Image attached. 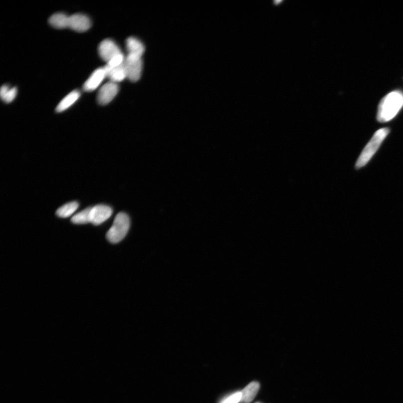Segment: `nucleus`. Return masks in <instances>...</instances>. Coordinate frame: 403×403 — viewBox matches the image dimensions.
<instances>
[{
	"label": "nucleus",
	"mask_w": 403,
	"mask_h": 403,
	"mask_svg": "<svg viewBox=\"0 0 403 403\" xmlns=\"http://www.w3.org/2000/svg\"><path fill=\"white\" fill-rule=\"evenodd\" d=\"M403 107V93L395 91L388 94L379 105L377 120L379 122L390 121L395 118Z\"/></svg>",
	"instance_id": "f257e3e1"
},
{
	"label": "nucleus",
	"mask_w": 403,
	"mask_h": 403,
	"mask_svg": "<svg viewBox=\"0 0 403 403\" xmlns=\"http://www.w3.org/2000/svg\"><path fill=\"white\" fill-rule=\"evenodd\" d=\"M390 132L388 128H383L375 133L372 139L366 146L356 164V168L359 169L367 164L379 149L383 142Z\"/></svg>",
	"instance_id": "f03ea898"
},
{
	"label": "nucleus",
	"mask_w": 403,
	"mask_h": 403,
	"mask_svg": "<svg viewBox=\"0 0 403 403\" xmlns=\"http://www.w3.org/2000/svg\"><path fill=\"white\" fill-rule=\"evenodd\" d=\"M130 226V219L124 212L119 213L107 233L108 240L113 244L121 241L127 235Z\"/></svg>",
	"instance_id": "7ed1b4c3"
},
{
	"label": "nucleus",
	"mask_w": 403,
	"mask_h": 403,
	"mask_svg": "<svg viewBox=\"0 0 403 403\" xmlns=\"http://www.w3.org/2000/svg\"><path fill=\"white\" fill-rule=\"evenodd\" d=\"M127 78L131 81H138L143 71L142 57L134 54L128 53L124 62Z\"/></svg>",
	"instance_id": "20e7f679"
},
{
	"label": "nucleus",
	"mask_w": 403,
	"mask_h": 403,
	"mask_svg": "<svg viewBox=\"0 0 403 403\" xmlns=\"http://www.w3.org/2000/svg\"><path fill=\"white\" fill-rule=\"evenodd\" d=\"M99 54L101 58L107 63L111 61L118 55L122 53L117 44L111 39H105L99 44Z\"/></svg>",
	"instance_id": "39448f33"
},
{
	"label": "nucleus",
	"mask_w": 403,
	"mask_h": 403,
	"mask_svg": "<svg viewBox=\"0 0 403 403\" xmlns=\"http://www.w3.org/2000/svg\"><path fill=\"white\" fill-rule=\"evenodd\" d=\"M113 209L109 206L98 204L91 207L90 212V223L95 225H99L107 221L112 216Z\"/></svg>",
	"instance_id": "423d86ee"
},
{
	"label": "nucleus",
	"mask_w": 403,
	"mask_h": 403,
	"mask_svg": "<svg viewBox=\"0 0 403 403\" xmlns=\"http://www.w3.org/2000/svg\"><path fill=\"white\" fill-rule=\"evenodd\" d=\"M119 91V86L116 82L109 81L104 84L99 91L97 100L99 104L105 105L111 102Z\"/></svg>",
	"instance_id": "0eeeda50"
},
{
	"label": "nucleus",
	"mask_w": 403,
	"mask_h": 403,
	"mask_svg": "<svg viewBox=\"0 0 403 403\" xmlns=\"http://www.w3.org/2000/svg\"><path fill=\"white\" fill-rule=\"evenodd\" d=\"M91 22L89 17L82 13H75L69 17V26L72 30L77 32H84L90 29Z\"/></svg>",
	"instance_id": "6e6552de"
},
{
	"label": "nucleus",
	"mask_w": 403,
	"mask_h": 403,
	"mask_svg": "<svg viewBox=\"0 0 403 403\" xmlns=\"http://www.w3.org/2000/svg\"><path fill=\"white\" fill-rule=\"evenodd\" d=\"M105 77H106V75L104 67L98 68L85 82L83 86L84 90L89 92L97 89Z\"/></svg>",
	"instance_id": "1a4fd4ad"
},
{
	"label": "nucleus",
	"mask_w": 403,
	"mask_h": 403,
	"mask_svg": "<svg viewBox=\"0 0 403 403\" xmlns=\"http://www.w3.org/2000/svg\"><path fill=\"white\" fill-rule=\"evenodd\" d=\"M104 68L106 77L109 78L111 81L117 83L127 78L124 62L121 65L117 67H111L107 65L104 67Z\"/></svg>",
	"instance_id": "9d476101"
},
{
	"label": "nucleus",
	"mask_w": 403,
	"mask_h": 403,
	"mask_svg": "<svg viewBox=\"0 0 403 403\" xmlns=\"http://www.w3.org/2000/svg\"><path fill=\"white\" fill-rule=\"evenodd\" d=\"M260 385L258 382H252L241 391V403H250L253 401L259 390Z\"/></svg>",
	"instance_id": "9b49d317"
},
{
	"label": "nucleus",
	"mask_w": 403,
	"mask_h": 403,
	"mask_svg": "<svg viewBox=\"0 0 403 403\" xmlns=\"http://www.w3.org/2000/svg\"><path fill=\"white\" fill-rule=\"evenodd\" d=\"M69 17L65 13H56L50 17L49 23L57 29H65L69 26Z\"/></svg>",
	"instance_id": "f8f14e48"
},
{
	"label": "nucleus",
	"mask_w": 403,
	"mask_h": 403,
	"mask_svg": "<svg viewBox=\"0 0 403 403\" xmlns=\"http://www.w3.org/2000/svg\"><path fill=\"white\" fill-rule=\"evenodd\" d=\"M80 97L79 91L74 90L68 94L65 98H64L60 103L57 105L56 111L58 113L62 112L70 108L72 105L74 104Z\"/></svg>",
	"instance_id": "ddd939ff"
},
{
	"label": "nucleus",
	"mask_w": 403,
	"mask_h": 403,
	"mask_svg": "<svg viewBox=\"0 0 403 403\" xmlns=\"http://www.w3.org/2000/svg\"><path fill=\"white\" fill-rule=\"evenodd\" d=\"M126 47L129 54L138 55L142 57L145 52V47L143 43L134 37H130L127 39Z\"/></svg>",
	"instance_id": "4468645a"
},
{
	"label": "nucleus",
	"mask_w": 403,
	"mask_h": 403,
	"mask_svg": "<svg viewBox=\"0 0 403 403\" xmlns=\"http://www.w3.org/2000/svg\"><path fill=\"white\" fill-rule=\"evenodd\" d=\"M79 207V203L77 202H71L62 206L56 211L57 216L61 218L70 217Z\"/></svg>",
	"instance_id": "2eb2a0df"
},
{
	"label": "nucleus",
	"mask_w": 403,
	"mask_h": 403,
	"mask_svg": "<svg viewBox=\"0 0 403 403\" xmlns=\"http://www.w3.org/2000/svg\"><path fill=\"white\" fill-rule=\"evenodd\" d=\"M17 94V89L16 88H10L7 85H4L1 87L0 90V96L4 102L10 103L12 102L16 97Z\"/></svg>",
	"instance_id": "dca6fc26"
},
{
	"label": "nucleus",
	"mask_w": 403,
	"mask_h": 403,
	"mask_svg": "<svg viewBox=\"0 0 403 403\" xmlns=\"http://www.w3.org/2000/svg\"><path fill=\"white\" fill-rule=\"evenodd\" d=\"M91 207L87 208L76 214L71 218V222L75 224H86L90 222Z\"/></svg>",
	"instance_id": "f3484780"
},
{
	"label": "nucleus",
	"mask_w": 403,
	"mask_h": 403,
	"mask_svg": "<svg viewBox=\"0 0 403 403\" xmlns=\"http://www.w3.org/2000/svg\"><path fill=\"white\" fill-rule=\"evenodd\" d=\"M241 400V392H237L223 399L220 403H239Z\"/></svg>",
	"instance_id": "a211bd4d"
},
{
	"label": "nucleus",
	"mask_w": 403,
	"mask_h": 403,
	"mask_svg": "<svg viewBox=\"0 0 403 403\" xmlns=\"http://www.w3.org/2000/svg\"><path fill=\"white\" fill-rule=\"evenodd\" d=\"M260 403V402H256V403Z\"/></svg>",
	"instance_id": "6ab92c4d"
}]
</instances>
